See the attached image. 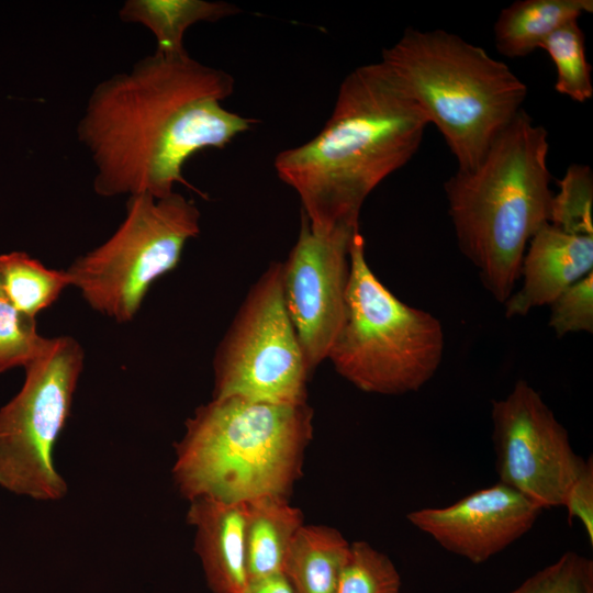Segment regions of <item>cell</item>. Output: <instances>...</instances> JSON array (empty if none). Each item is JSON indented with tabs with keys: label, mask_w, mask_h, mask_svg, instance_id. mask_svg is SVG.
<instances>
[{
	"label": "cell",
	"mask_w": 593,
	"mask_h": 593,
	"mask_svg": "<svg viewBox=\"0 0 593 593\" xmlns=\"http://www.w3.org/2000/svg\"><path fill=\"white\" fill-rule=\"evenodd\" d=\"M234 85L228 72L187 52L156 51L98 83L77 126L96 168L94 192L160 199L177 183L191 187L182 175L186 163L224 147L255 122L222 105Z\"/></svg>",
	"instance_id": "obj_1"
},
{
	"label": "cell",
	"mask_w": 593,
	"mask_h": 593,
	"mask_svg": "<svg viewBox=\"0 0 593 593\" xmlns=\"http://www.w3.org/2000/svg\"><path fill=\"white\" fill-rule=\"evenodd\" d=\"M427 125L380 61L362 65L342 81L320 133L280 152L275 169L298 193L314 233L359 226L367 197L415 155Z\"/></svg>",
	"instance_id": "obj_2"
},
{
	"label": "cell",
	"mask_w": 593,
	"mask_h": 593,
	"mask_svg": "<svg viewBox=\"0 0 593 593\" xmlns=\"http://www.w3.org/2000/svg\"><path fill=\"white\" fill-rule=\"evenodd\" d=\"M548 152L547 130L522 109L475 168L444 184L458 246L501 303L512 295L529 240L549 222Z\"/></svg>",
	"instance_id": "obj_3"
},
{
	"label": "cell",
	"mask_w": 593,
	"mask_h": 593,
	"mask_svg": "<svg viewBox=\"0 0 593 593\" xmlns=\"http://www.w3.org/2000/svg\"><path fill=\"white\" fill-rule=\"evenodd\" d=\"M313 436V410L239 398L212 399L186 422L172 468L189 501L288 497Z\"/></svg>",
	"instance_id": "obj_4"
},
{
	"label": "cell",
	"mask_w": 593,
	"mask_h": 593,
	"mask_svg": "<svg viewBox=\"0 0 593 593\" xmlns=\"http://www.w3.org/2000/svg\"><path fill=\"white\" fill-rule=\"evenodd\" d=\"M380 63L440 132L457 170L480 164L527 97L506 63L445 30H405Z\"/></svg>",
	"instance_id": "obj_5"
},
{
	"label": "cell",
	"mask_w": 593,
	"mask_h": 593,
	"mask_svg": "<svg viewBox=\"0 0 593 593\" xmlns=\"http://www.w3.org/2000/svg\"><path fill=\"white\" fill-rule=\"evenodd\" d=\"M343 324L327 359L356 388L398 395L419 390L443 359L441 323L398 299L373 273L357 232Z\"/></svg>",
	"instance_id": "obj_6"
},
{
	"label": "cell",
	"mask_w": 593,
	"mask_h": 593,
	"mask_svg": "<svg viewBox=\"0 0 593 593\" xmlns=\"http://www.w3.org/2000/svg\"><path fill=\"white\" fill-rule=\"evenodd\" d=\"M200 217L195 203L177 192L127 197L115 232L66 268L70 287L99 314L133 321L153 283L178 266L186 244L199 235Z\"/></svg>",
	"instance_id": "obj_7"
},
{
	"label": "cell",
	"mask_w": 593,
	"mask_h": 593,
	"mask_svg": "<svg viewBox=\"0 0 593 593\" xmlns=\"http://www.w3.org/2000/svg\"><path fill=\"white\" fill-rule=\"evenodd\" d=\"M85 351L71 336L49 338L25 370L20 391L0 409V486L35 501L68 491L53 449L70 414Z\"/></svg>",
	"instance_id": "obj_8"
},
{
	"label": "cell",
	"mask_w": 593,
	"mask_h": 593,
	"mask_svg": "<svg viewBox=\"0 0 593 593\" xmlns=\"http://www.w3.org/2000/svg\"><path fill=\"white\" fill-rule=\"evenodd\" d=\"M213 399L306 404L307 368L282 294V262H271L250 288L219 344Z\"/></svg>",
	"instance_id": "obj_9"
},
{
	"label": "cell",
	"mask_w": 593,
	"mask_h": 593,
	"mask_svg": "<svg viewBox=\"0 0 593 593\" xmlns=\"http://www.w3.org/2000/svg\"><path fill=\"white\" fill-rule=\"evenodd\" d=\"M491 417L499 481L542 510L562 506L586 460L574 452L540 394L518 380L504 399L492 402Z\"/></svg>",
	"instance_id": "obj_10"
},
{
	"label": "cell",
	"mask_w": 593,
	"mask_h": 593,
	"mask_svg": "<svg viewBox=\"0 0 593 593\" xmlns=\"http://www.w3.org/2000/svg\"><path fill=\"white\" fill-rule=\"evenodd\" d=\"M359 226L314 233L302 214L298 239L282 262L284 305L311 373L325 359L343 324L350 246Z\"/></svg>",
	"instance_id": "obj_11"
},
{
	"label": "cell",
	"mask_w": 593,
	"mask_h": 593,
	"mask_svg": "<svg viewBox=\"0 0 593 593\" xmlns=\"http://www.w3.org/2000/svg\"><path fill=\"white\" fill-rule=\"evenodd\" d=\"M542 508L513 488L497 482L446 507H426L407 521L445 550L482 563L519 539Z\"/></svg>",
	"instance_id": "obj_12"
},
{
	"label": "cell",
	"mask_w": 593,
	"mask_h": 593,
	"mask_svg": "<svg viewBox=\"0 0 593 593\" xmlns=\"http://www.w3.org/2000/svg\"><path fill=\"white\" fill-rule=\"evenodd\" d=\"M592 271L593 236L570 234L545 223L528 243L521 269L523 284L505 302L506 316H523L549 305Z\"/></svg>",
	"instance_id": "obj_13"
},
{
	"label": "cell",
	"mask_w": 593,
	"mask_h": 593,
	"mask_svg": "<svg viewBox=\"0 0 593 593\" xmlns=\"http://www.w3.org/2000/svg\"><path fill=\"white\" fill-rule=\"evenodd\" d=\"M190 502L188 523L212 593H242L248 583L245 502L199 497Z\"/></svg>",
	"instance_id": "obj_14"
},
{
	"label": "cell",
	"mask_w": 593,
	"mask_h": 593,
	"mask_svg": "<svg viewBox=\"0 0 593 593\" xmlns=\"http://www.w3.org/2000/svg\"><path fill=\"white\" fill-rule=\"evenodd\" d=\"M245 504L248 581L282 573L289 545L303 525L301 511L283 496H259Z\"/></svg>",
	"instance_id": "obj_15"
},
{
	"label": "cell",
	"mask_w": 593,
	"mask_h": 593,
	"mask_svg": "<svg viewBox=\"0 0 593 593\" xmlns=\"http://www.w3.org/2000/svg\"><path fill=\"white\" fill-rule=\"evenodd\" d=\"M592 11V0H517L495 21L496 49L510 58L525 57L551 33Z\"/></svg>",
	"instance_id": "obj_16"
},
{
	"label": "cell",
	"mask_w": 593,
	"mask_h": 593,
	"mask_svg": "<svg viewBox=\"0 0 593 593\" xmlns=\"http://www.w3.org/2000/svg\"><path fill=\"white\" fill-rule=\"evenodd\" d=\"M349 547L332 527L302 525L289 545L282 573L294 593H335Z\"/></svg>",
	"instance_id": "obj_17"
},
{
	"label": "cell",
	"mask_w": 593,
	"mask_h": 593,
	"mask_svg": "<svg viewBox=\"0 0 593 593\" xmlns=\"http://www.w3.org/2000/svg\"><path fill=\"white\" fill-rule=\"evenodd\" d=\"M240 10L224 1L205 0H127L119 11L123 22L147 27L157 41L156 52L178 55L186 31L199 22H217Z\"/></svg>",
	"instance_id": "obj_18"
},
{
	"label": "cell",
	"mask_w": 593,
	"mask_h": 593,
	"mask_svg": "<svg viewBox=\"0 0 593 593\" xmlns=\"http://www.w3.org/2000/svg\"><path fill=\"white\" fill-rule=\"evenodd\" d=\"M0 286L21 313L36 315L55 303L70 287L66 269H53L24 251L0 255Z\"/></svg>",
	"instance_id": "obj_19"
},
{
	"label": "cell",
	"mask_w": 593,
	"mask_h": 593,
	"mask_svg": "<svg viewBox=\"0 0 593 593\" xmlns=\"http://www.w3.org/2000/svg\"><path fill=\"white\" fill-rule=\"evenodd\" d=\"M557 69L555 89L577 102L593 96L591 65L585 55V37L578 21L551 33L540 45Z\"/></svg>",
	"instance_id": "obj_20"
},
{
	"label": "cell",
	"mask_w": 593,
	"mask_h": 593,
	"mask_svg": "<svg viewBox=\"0 0 593 593\" xmlns=\"http://www.w3.org/2000/svg\"><path fill=\"white\" fill-rule=\"evenodd\" d=\"M549 222L562 231L593 236V172L589 165L572 164L558 181Z\"/></svg>",
	"instance_id": "obj_21"
},
{
	"label": "cell",
	"mask_w": 593,
	"mask_h": 593,
	"mask_svg": "<svg viewBox=\"0 0 593 593\" xmlns=\"http://www.w3.org/2000/svg\"><path fill=\"white\" fill-rule=\"evenodd\" d=\"M400 574L384 553L366 541L350 544L335 593H399Z\"/></svg>",
	"instance_id": "obj_22"
},
{
	"label": "cell",
	"mask_w": 593,
	"mask_h": 593,
	"mask_svg": "<svg viewBox=\"0 0 593 593\" xmlns=\"http://www.w3.org/2000/svg\"><path fill=\"white\" fill-rule=\"evenodd\" d=\"M32 318L10 302L0 286V373L14 368H25L48 345Z\"/></svg>",
	"instance_id": "obj_23"
},
{
	"label": "cell",
	"mask_w": 593,
	"mask_h": 593,
	"mask_svg": "<svg viewBox=\"0 0 593 593\" xmlns=\"http://www.w3.org/2000/svg\"><path fill=\"white\" fill-rule=\"evenodd\" d=\"M508 593H593V561L567 551Z\"/></svg>",
	"instance_id": "obj_24"
},
{
	"label": "cell",
	"mask_w": 593,
	"mask_h": 593,
	"mask_svg": "<svg viewBox=\"0 0 593 593\" xmlns=\"http://www.w3.org/2000/svg\"><path fill=\"white\" fill-rule=\"evenodd\" d=\"M549 305V325L559 337L569 333H592L593 271L567 288Z\"/></svg>",
	"instance_id": "obj_25"
},
{
	"label": "cell",
	"mask_w": 593,
	"mask_h": 593,
	"mask_svg": "<svg viewBox=\"0 0 593 593\" xmlns=\"http://www.w3.org/2000/svg\"><path fill=\"white\" fill-rule=\"evenodd\" d=\"M562 506L567 508L569 523L578 519L593 545V458L585 466L569 488Z\"/></svg>",
	"instance_id": "obj_26"
},
{
	"label": "cell",
	"mask_w": 593,
	"mask_h": 593,
	"mask_svg": "<svg viewBox=\"0 0 593 593\" xmlns=\"http://www.w3.org/2000/svg\"><path fill=\"white\" fill-rule=\"evenodd\" d=\"M242 593H294L283 573L249 580Z\"/></svg>",
	"instance_id": "obj_27"
}]
</instances>
